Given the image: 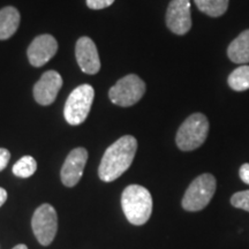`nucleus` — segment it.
<instances>
[{"label": "nucleus", "mask_w": 249, "mask_h": 249, "mask_svg": "<svg viewBox=\"0 0 249 249\" xmlns=\"http://www.w3.org/2000/svg\"><path fill=\"white\" fill-rule=\"evenodd\" d=\"M138 150V141L132 135L117 140L105 150L99 164L98 176L105 182H112L126 172Z\"/></svg>", "instance_id": "f257e3e1"}, {"label": "nucleus", "mask_w": 249, "mask_h": 249, "mask_svg": "<svg viewBox=\"0 0 249 249\" xmlns=\"http://www.w3.org/2000/svg\"><path fill=\"white\" fill-rule=\"evenodd\" d=\"M121 207L127 219L133 225H143L152 213V197L150 192L140 185H130L121 195Z\"/></svg>", "instance_id": "f03ea898"}, {"label": "nucleus", "mask_w": 249, "mask_h": 249, "mask_svg": "<svg viewBox=\"0 0 249 249\" xmlns=\"http://www.w3.org/2000/svg\"><path fill=\"white\" fill-rule=\"evenodd\" d=\"M209 133V121L202 113H194L183 121L177 133L176 142L180 150L192 151L200 148Z\"/></svg>", "instance_id": "7ed1b4c3"}, {"label": "nucleus", "mask_w": 249, "mask_h": 249, "mask_svg": "<svg viewBox=\"0 0 249 249\" xmlns=\"http://www.w3.org/2000/svg\"><path fill=\"white\" fill-rule=\"evenodd\" d=\"M95 90L90 85H82L75 88L68 96L64 107V117L71 126H79L85 123L89 116Z\"/></svg>", "instance_id": "20e7f679"}, {"label": "nucleus", "mask_w": 249, "mask_h": 249, "mask_svg": "<svg viewBox=\"0 0 249 249\" xmlns=\"http://www.w3.org/2000/svg\"><path fill=\"white\" fill-rule=\"evenodd\" d=\"M216 192V179L213 174L204 173L198 176L183 195L182 208L187 211H200L204 209Z\"/></svg>", "instance_id": "39448f33"}, {"label": "nucleus", "mask_w": 249, "mask_h": 249, "mask_svg": "<svg viewBox=\"0 0 249 249\" xmlns=\"http://www.w3.org/2000/svg\"><path fill=\"white\" fill-rule=\"evenodd\" d=\"M145 92V83L135 74L120 79L108 91V97L118 107H128L136 104Z\"/></svg>", "instance_id": "423d86ee"}, {"label": "nucleus", "mask_w": 249, "mask_h": 249, "mask_svg": "<svg viewBox=\"0 0 249 249\" xmlns=\"http://www.w3.org/2000/svg\"><path fill=\"white\" fill-rule=\"evenodd\" d=\"M31 227L40 245L51 244L58 231V216L54 208L48 203L37 208L31 219Z\"/></svg>", "instance_id": "0eeeda50"}, {"label": "nucleus", "mask_w": 249, "mask_h": 249, "mask_svg": "<svg viewBox=\"0 0 249 249\" xmlns=\"http://www.w3.org/2000/svg\"><path fill=\"white\" fill-rule=\"evenodd\" d=\"M167 28L176 35H185L192 28L191 0H172L166 12Z\"/></svg>", "instance_id": "6e6552de"}, {"label": "nucleus", "mask_w": 249, "mask_h": 249, "mask_svg": "<svg viewBox=\"0 0 249 249\" xmlns=\"http://www.w3.org/2000/svg\"><path fill=\"white\" fill-rule=\"evenodd\" d=\"M87 160H88V151L85 148H75L68 154L60 172L61 181L65 186L74 187L77 185V182L82 178Z\"/></svg>", "instance_id": "1a4fd4ad"}, {"label": "nucleus", "mask_w": 249, "mask_h": 249, "mask_svg": "<svg viewBox=\"0 0 249 249\" xmlns=\"http://www.w3.org/2000/svg\"><path fill=\"white\" fill-rule=\"evenodd\" d=\"M58 50V43L53 36L39 35L37 36L28 48V60L34 67H42L54 57Z\"/></svg>", "instance_id": "9d476101"}, {"label": "nucleus", "mask_w": 249, "mask_h": 249, "mask_svg": "<svg viewBox=\"0 0 249 249\" xmlns=\"http://www.w3.org/2000/svg\"><path fill=\"white\" fill-rule=\"evenodd\" d=\"M62 87V77L58 71H48L40 76L34 87V97L40 105L52 104Z\"/></svg>", "instance_id": "9b49d317"}, {"label": "nucleus", "mask_w": 249, "mask_h": 249, "mask_svg": "<svg viewBox=\"0 0 249 249\" xmlns=\"http://www.w3.org/2000/svg\"><path fill=\"white\" fill-rule=\"evenodd\" d=\"M75 57L83 73L93 75L101 70V60H99L97 48H96L93 40L89 37L85 36L77 39Z\"/></svg>", "instance_id": "f8f14e48"}, {"label": "nucleus", "mask_w": 249, "mask_h": 249, "mask_svg": "<svg viewBox=\"0 0 249 249\" xmlns=\"http://www.w3.org/2000/svg\"><path fill=\"white\" fill-rule=\"evenodd\" d=\"M20 24V13L15 7L8 6L0 9V39L11 38Z\"/></svg>", "instance_id": "ddd939ff"}, {"label": "nucleus", "mask_w": 249, "mask_h": 249, "mask_svg": "<svg viewBox=\"0 0 249 249\" xmlns=\"http://www.w3.org/2000/svg\"><path fill=\"white\" fill-rule=\"evenodd\" d=\"M227 55L235 64L249 62V29L241 33L227 49Z\"/></svg>", "instance_id": "4468645a"}, {"label": "nucleus", "mask_w": 249, "mask_h": 249, "mask_svg": "<svg viewBox=\"0 0 249 249\" xmlns=\"http://www.w3.org/2000/svg\"><path fill=\"white\" fill-rule=\"evenodd\" d=\"M201 12L211 18H218L227 11L230 0H194Z\"/></svg>", "instance_id": "2eb2a0df"}, {"label": "nucleus", "mask_w": 249, "mask_h": 249, "mask_svg": "<svg viewBox=\"0 0 249 249\" xmlns=\"http://www.w3.org/2000/svg\"><path fill=\"white\" fill-rule=\"evenodd\" d=\"M229 86L234 91H245L249 89V66H242L235 68L229 76Z\"/></svg>", "instance_id": "dca6fc26"}, {"label": "nucleus", "mask_w": 249, "mask_h": 249, "mask_svg": "<svg viewBox=\"0 0 249 249\" xmlns=\"http://www.w3.org/2000/svg\"><path fill=\"white\" fill-rule=\"evenodd\" d=\"M37 170V163L31 156H23L18 160L17 163L14 164L13 171L14 176L18 177V178H29L36 172Z\"/></svg>", "instance_id": "f3484780"}, {"label": "nucleus", "mask_w": 249, "mask_h": 249, "mask_svg": "<svg viewBox=\"0 0 249 249\" xmlns=\"http://www.w3.org/2000/svg\"><path fill=\"white\" fill-rule=\"evenodd\" d=\"M231 203L233 207L246 210L249 213V191L238 192L232 196Z\"/></svg>", "instance_id": "a211bd4d"}, {"label": "nucleus", "mask_w": 249, "mask_h": 249, "mask_svg": "<svg viewBox=\"0 0 249 249\" xmlns=\"http://www.w3.org/2000/svg\"><path fill=\"white\" fill-rule=\"evenodd\" d=\"M114 0H87V6L91 9H103L111 6Z\"/></svg>", "instance_id": "6ab92c4d"}, {"label": "nucleus", "mask_w": 249, "mask_h": 249, "mask_svg": "<svg viewBox=\"0 0 249 249\" xmlns=\"http://www.w3.org/2000/svg\"><path fill=\"white\" fill-rule=\"evenodd\" d=\"M9 160H11V152L7 149L0 148V172L6 169Z\"/></svg>", "instance_id": "aec40b11"}, {"label": "nucleus", "mask_w": 249, "mask_h": 249, "mask_svg": "<svg viewBox=\"0 0 249 249\" xmlns=\"http://www.w3.org/2000/svg\"><path fill=\"white\" fill-rule=\"evenodd\" d=\"M239 174H240V178L245 183L249 185V163H246L240 167V171H239Z\"/></svg>", "instance_id": "412c9836"}, {"label": "nucleus", "mask_w": 249, "mask_h": 249, "mask_svg": "<svg viewBox=\"0 0 249 249\" xmlns=\"http://www.w3.org/2000/svg\"><path fill=\"white\" fill-rule=\"evenodd\" d=\"M6 200H7V192L2 187H0V207L4 205Z\"/></svg>", "instance_id": "4be33fe9"}, {"label": "nucleus", "mask_w": 249, "mask_h": 249, "mask_svg": "<svg viewBox=\"0 0 249 249\" xmlns=\"http://www.w3.org/2000/svg\"><path fill=\"white\" fill-rule=\"evenodd\" d=\"M13 249H28V247H27L26 245H22V244H21V245L15 246V247H14Z\"/></svg>", "instance_id": "5701e85b"}]
</instances>
